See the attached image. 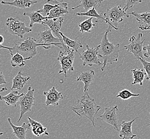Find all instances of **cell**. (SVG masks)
<instances>
[{"mask_svg":"<svg viewBox=\"0 0 150 139\" xmlns=\"http://www.w3.org/2000/svg\"><path fill=\"white\" fill-rule=\"evenodd\" d=\"M100 106L96 104L94 99L91 98L88 94V91L84 92V94L80 99L78 100V103L72 107V110L76 115L80 117H85L92 123L93 127H95V118Z\"/></svg>","mask_w":150,"mask_h":139,"instance_id":"obj_1","label":"cell"},{"mask_svg":"<svg viewBox=\"0 0 150 139\" xmlns=\"http://www.w3.org/2000/svg\"><path fill=\"white\" fill-rule=\"evenodd\" d=\"M112 27L110 26L103 35L101 43L99 45V50L101 51L102 54H99V57L102 58L104 61L101 68L102 71H104L108 63H110L112 64L118 61L119 52L121 50L120 49V44L117 43L115 45L113 43H111L108 40V35L109 32L112 31Z\"/></svg>","mask_w":150,"mask_h":139,"instance_id":"obj_2","label":"cell"},{"mask_svg":"<svg viewBox=\"0 0 150 139\" xmlns=\"http://www.w3.org/2000/svg\"><path fill=\"white\" fill-rule=\"evenodd\" d=\"M39 46H43L45 49H49L51 48V45L38 43L35 39L27 37L24 41L16 43L15 46L12 48L11 50L10 51V54L12 56L16 52H18L21 54L26 60H29L37 55V47Z\"/></svg>","mask_w":150,"mask_h":139,"instance_id":"obj_3","label":"cell"},{"mask_svg":"<svg viewBox=\"0 0 150 139\" xmlns=\"http://www.w3.org/2000/svg\"><path fill=\"white\" fill-rule=\"evenodd\" d=\"M106 20L108 21V24L115 30L118 28L113 25V23L117 25L123 21L125 17H129V14L121 8L119 6H115L111 9H108L104 14Z\"/></svg>","mask_w":150,"mask_h":139,"instance_id":"obj_4","label":"cell"},{"mask_svg":"<svg viewBox=\"0 0 150 139\" xmlns=\"http://www.w3.org/2000/svg\"><path fill=\"white\" fill-rule=\"evenodd\" d=\"M6 25L10 33L18 36L21 39L24 38L25 34L32 32V29L30 27L26 26L25 23L21 21L18 18L9 17L6 19Z\"/></svg>","mask_w":150,"mask_h":139,"instance_id":"obj_5","label":"cell"},{"mask_svg":"<svg viewBox=\"0 0 150 139\" xmlns=\"http://www.w3.org/2000/svg\"><path fill=\"white\" fill-rule=\"evenodd\" d=\"M86 50H83L79 55V58L83 62V66L92 67L93 64H96L98 66L103 65L99 59V45L96 47H90L88 45H86Z\"/></svg>","mask_w":150,"mask_h":139,"instance_id":"obj_6","label":"cell"},{"mask_svg":"<svg viewBox=\"0 0 150 139\" xmlns=\"http://www.w3.org/2000/svg\"><path fill=\"white\" fill-rule=\"evenodd\" d=\"M34 89L32 88L31 86H30L28 88L27 93L21 97L19 100L18 103L21 108V113L17 123H19L21 121V119L26 113L30 111L33 106H34Z\"/></svg>","mask_w":150,"mask_h":139,"instance_id":"obj_7","label":"cell"},{"mask_svg":"<svg viewBox=\"0 0 150 139\" xmlns=\"http://www.w3.org/2000/svg\"><path fill=\"white\" fill-rule=\"evenodd\" d=\"M143 34L141 33H138L137 36L132 35L129 39V43L128 45H125L124 49L121 50L126 49L128 52L132 53L134 56L135 59L139 60L140 58H144L143 55V43L145 39L142 40Z\"/></svg>","mask_w":150,"mask_h":139,"instance_id":"obj_8","label":"cell"},{"mask_svg":"<svg viewBox=\"0 0 150 139\" xmlns=\"http://www.w3.org/2000/svg\"><path fill=\"white\" fill-rule=\"evenodd\" d=\"M74 52V50L71 49L70 52L67 53L66 55L65 52L63 51L59 52L57 60L60 62L62 69L58 71L59 74L64 73L65 77H67V73L69 71H74V69L73 64L75 57Z\"/></svg>","mask_w":150,"mask_h":139,"instance_id":"obj_9","label":"cell"},{"mask_svg":"<svg viewBox=\"0 0 150 139\" xmlns=\"http://www.w3.org/2000/svg\"><path fill=\"white\" fill-rule=\"evenodd\" d=\"M63 21L64 16H62L58 18H50L45 19L43 21V24L47 25L51 30L53 34L60 39L63 44V51L67 53L71 50V49L67 47V45L64 43L63 38L60 34V29L62 28Z\"/></svg>","mask_w":150,"mask_h":139,"instance_id":"obj_10","label":"cell"},{"mask_svg":"<svg viewBox=\"0 0 150 139\" xmlns=\"http://www.w3.org/2000/svg\"><path fill=\"white\" fill-rule=\"evenodd\" d=\"M119 111L117 105L112 107H106L104 112L102 115H99L102 121L107 124L111 125L115 130L119 132L117 112Z\"/></svg>","mask_w":150,"mask_h":139,"instance_id":"obj_11","label":"cell"},{"mask_svg":"<svg viewBox=\"0 0 150 139\" xmlns=\"http://www.w3.org/2000/svg\"><path fill=\"white\" fill-rule=\"evenodd\" d=\"M39 43H45L49 45H54L63 49V44L60 39L54 36L50 29L45 30L38 34Z\"/></svg>","mask_w":150,"mask_h":139,"instance_id":"obj_12","label":"cell"},{"mask_svg":"<svg viewBox=\"0 0 150 139\" xmlns=\"http://www.w3.org/2000/svg\"><path fill=\"white\" fill-rule=\"evenodd\" d=\"M43 94L46 97L45 104L47 107L49 106H58L60 100L64 99L63 93L57 91L54 86L48 91H44Z\"/></svg>","mask_w":150,"mask_h":139,"instance_id":"obj_13","label":"cell"},{"mask_svg":"<svg viewBox=\"0 0 150 139\" xmlns=\"http://www.w3.org/2000/svg\"><path fill=\"white\" fill-rule=\"evenodd\" d=\"M135 17L136 21L138 22V28L141 30H150V12H146L144 13H137L132 12L129 13Z\"/></svg>","mask_w":150,"mask_h":139,"instance_id":"obj_14","label":"cell"},{"mask_svg":"<svg viewBox=\"0 0 150 139\" xmlns=\"http://www.w3.org/2000/svg\"><path fill=\"white\" fill-rule=\"evenodd\" d=\"M138 117L132 119V121H123L121 123V128L119 130V135L122 139H132L136 136L132 132V125L133 123Z\"/></svg>","mask_w":150,"mask_h":139,"instance_id":"obj_15","label":"cell"},{"mask_svg":"<svg viewBox=\"0 0 150 139\" xmlns=\"http://www.w3.org/2000/svg\"><path fill=\"white\" fill-rule=\"evenodd\" d=\"M8 121L9 124L12 128L13 130V134L18 139H26V134L27 130L30 129V125L24 123L21 126H17L13 124L11 121V118H8Z\"/></svg>","mask_w":150,"mask_h":139,"instance_id":"obj_16","label":"cell"},{"mask_svg":"<svg viewBox=\"0 0 150 139\" xmlns=\"http://www.w3.org/2000/svg\"><path fill=\"white\" fill-rule=\"evenodd\" d=\"M69 13V10L68 8V4L65 2H59L56 1V6L50 11L48 16V19L58 18L64 16L65 15Z\"/></svg>","mask_w":150,"mask_h":139,"instance_id":"obj_17","label":"cell"},{"mask_svg":"<svg viewBox=\"0 0 150 139\" xmlns=\"http://www.w3.org/2000/svg\"><path fill=\"white\" fill-rule=\"evenodd\" d=\"M95 76V72L93 70H89L81 73L76 78L77 82H83L84 84V93L88 91L89 87L91 83L93 82Z\"/></svg>","mask_w":150,"mask_h":139,"instance_id":"obj_18","label":"cell"},{"mask_svg":"<svg viewBox=\"0 0 150 139\" xmlns=\"http://www.w3.org/2000/svg\"><path fill=\"white\" fill-rule=\"evenodd\" d=\"M24 73L19 71L17 73V74L13 78L12 80V86L11 89H17V90H21L24 86L26 85L27 83L31 80L30 77H23Z\"/></svg>","mask_w":150,"mask_h":139,"instance_id":"obj_19","label":"cell"},{"mask_svg":"<svg viewBox=\"0 0 150 139\" xmlns=\"http://www.w3.org/2000/svg\"><path fill=\"white\" fill-rule=\"evenodd\" d=\"M24 16H27L30 19V27H32L35 24H43V21L48 19V16H44L41 13L40 10H38L35 11L24 12Z\"/></svg>","mask_w":150,"mask_h":139,"instance_id":"obj_20","label":"cell"},{"mask_svg":"<svg viewBox=\"0 0 150 139\" xmlns=\"http://www.w3.org/2000/svg\"><path fill=\"white\" fill-rule=\"evenodd\" d=\"M25 93L19 94L18 91L12 90V91L6 96L0 95V100L4 101L8 106H12L16 107L21 97Z\"/></svg>","mask_w":150,"mask_h":139,"instance_id":"obj_21","label":"cell"},{"mask_svg":"<svg viewBox=\"0 0 150 139\" xmlns=\"http://www.w3.org/2000/svg\"><path fill=\"white\" fill-rule=\"evenodd\" d=\"M28 120L32 128V132L33 135L37 137H39L43 134L47 135H49L47 128L45 127L42 124L38 121H35L29 117H28Z\"/></svg>","mask_w":150,"mask_h":139,"instance_id":"obj_22","label":"cell"},{"mask_svg":"<svg viewBox=\"0 0 150 139\" xmlns=\"http://www.w3.org/2000/svg\"><path fill=\"white\" fill-rule=\"evenodd\" d=\"M38 3L36 0H14L11 2H6L2 1L1 4L4 5H9L15 6L19 9H24L27 8H30L32 6Z\"/></svg>","mask_w":150,"mask_h":139,"instance_id":"obj_23","label":"cell"},{"mask_svg":"<svg viewBox=\"0 0 150 139\" xmlns=\"http://www.w3.org/2000/svg\"><path fill=\"white\" fill-rule=\"evenodd\" d=\"M104 0H81L80 3L78 6L72 8V10H75L79 8H82L84 9L83 12H86L93 7H96L98 9L100 4Z\"/></svg>","mask_w":150,"mask_h":139,"instance_id":"obj_24","label":"cell"},{"mask_svg":"<svg viewBox=\"0 0 150 139\" xmlns=\"http://www.w3.org/2000/svg\"><path fill=\"white\" fill-rule=\"evenodd\" d=\"M131 72L132 73V77L134 80L132 85H135L139 84L140 86H143L144 79L146 76V73L144 69L136 68L132 70Z\"/></svg>","mask_w":150,"mask_h":139,"instance_id":"obj_25","label":"cell"},{"mask_svg":"<svg viewBox=\"0 0 150 139\" xmlns=\"http://www.w3.org/2000/svg\"><path fill=\"white\" fill-rule=\"evenodd\" d=\"M97 8L96 7H93L92 9H90L86 12H80L76 13L75 15L79 16H87L89 17H93L97 19L96 22H100V23H105L108 24V21L106 20L104 16H103L100 13L99 14L97 11Z\"/></svg>","mask_w":150,"mask_h":139,"instance_id":"obj_26","label":"cell"},{"mask_svg":"<svg viewBox=\"0 0 150 139\" xmlns=\"http://www.w3.org/2000/svg\"><path fill=\"white\" fill-rule=\"evenodd\" d=\"M60 34L63 38L64 43L67 45V47H69V48L74 50L75 52H77L79 54H80V53L79 52V49L83 48V45L81 43V41L77 40H73L71 39L68 37L65 36L61 32H60Z\"/></svg>","mask_w":150,"mask_h":139,"instance_id":"obj_27","label":"cell"},{"mask_svg":"<svg viewBox=\"0 0 150 139\" xmlns=\"http://www.w3.org/2000/svg\"><path fill=\"white\" fill-rule=\"evenodd\" d=\"M93 17H90L79 24L80 28L79 31L82 33H90L96 26V23H93Z\"/></svg>","mask_w":150,"mask_h":139,"instance_id":"obj_28","label":"cell"},{"mask_svg":"<svg viewBox=\"0 0 150 139\" xmlns=\"http://www.w3.org/2000/svg\"><path fill=\"white\" fill-rule=\"evenodd\" d=\"M26 64L25 58L19 53L16 52L11 56V64L12 67H24Z\"/></svg>","mask_w":150,"mask_h":139,"instance_id":"obj_29","label":"cell"},{"mask_svg":"<svg viewBox=\"0 0 150 139\" xmlns=\"http://www.w3.org/2000/svg\"><path fill=\"white\" fill-rule=\"evenodd\" d=\"M56 0H47L43 5V8L40 10L41 13L44 16H48L51 10L56 6Z\"/></svg>","mask_w":150,"mask_h":139,"instance_id":"obj_30","label":"cell"},{"mask_svg":"<svg viewBox=\"0 0 150 139\" xmlns=\"http://www.w3.org/2000/svg\"><path fill=\"white\" fill-rule=\"evenodd\" d=\"M140 96L139 94H134L128 89H122L118 93L117 97L120 98L123 100H128L132 97H138Z\"/></svg>","mask_w":150,"mask_h":139,"instance_id":"obj_31","label":"cell"},{"mask_svg":"<svg viewBox=\"0 0 150 139\" xmlns=\"http://www.w3.org/2000/svg\"><path fill=\"white\" fill-rule=\"evenodd\" d=\"M138 60H139L142 64H143V69L146 71V75H147V77L146 78V80L150 81V62L145 61L144 58H140Z\"/></svg>","mask_w":150,"mask_h":139,"instance_id":"obj_32","label":"cell"},{"mask_svg":"<svg viewBox=\"0 0 150 139\" xmlns=\"http://www.w3.org/2000/svg\"><path fill=\"white\" fill-rule=\"evenodd\" d=\"M143 0H126V5L123 7L124 10L127 11L128 10L132 8L136 4L142 3Z\"/></svg>","mask_w":150,"mask_h":139,"instance_id":"obj_33","label":"cell"},{"mask_svg":"<svg viewBox=\"0 0 150 139\" xmlns=\"http://www.w3.org/2000/svg\"><path fill=\"white\" fill-rule=\"evenodd\" d=\"M143 50L146 51L144 54L145 57L149 58L150 57V43L147 45H145L143 48Z\"/></svg>","mask_w":150,"mask_h":139,"instance_id":"obj_34","label":"cell"},{"mask_svg":"<svg viewBox=\"0 0 150 139\" xmlns=\"http://www.w3.org/2000/svg\"><path fill=\"white\" fill-rule=\"evenodd\" d=\"M6 83V80L5 79L3 72L0 70V85H4Z\"/></svg>","mask_w":150,"mask_h":139,"instance_id":"obj_35","label":"cell"},{"mask_svg":"<svg viewBox=\"0 0 150 139\" xmlns=\"http://www.w3.org/2000/svg\"><path fill=\"white\" fill-rule=\"evenodd\" d=\"M6 49L9 50V52H10V51L11 50L12 48L9 47H6V46H4V45H0V49Z\"/></svg>","mask_w":150,"mask_h":139,"instance_id":"obj_36","label":"cell"},{"mask_svg":"<svg viewBox=\"0 0 150 139\" xmlns=\"http://www.w3.org/2000/svg\"><path fill=\"white\" fill-rule=\"evenodd\" d=\"M4 38L2 35H0V45H2V43H4Z\"/></svg>","mask_w":150,"mask_h":139,"instance_id":"obj_37","label":"cell"},{"mask_svg":"<svg viewBox=\"0 0 150 139\" xmlns=\"http://www.w3.org/2000/svg\"><path fill=\"white\" fill-rule=\"evenodd\" d=\"M8 91V88L6 87H3L1 89H0V93H1V92H3V91Z\"/></svg>","mask_w":150,"mask_h":139,"instance_id":"obj_38","label":"cell"},{"mask_svg":"<svg viewBox=\"0 0 150 139\" xmlns=\"http://www.w3.org/2000/svg\"><path fill=\"white\" fill-rule=\"evenodd\" d=\"M3 134H4L3 132H0V136H1V135H2Z\"/></svg>","mask_w":150,"mask_h":139,"instance_id":"obj_39","label":"cell"},{"mask_svg":"<svg viewBox=\"0 0 150 139\" xmlns=\"http://www.w3.org/2000/svg\"><path fill=\"white\" fill-rule=\"evenodd\" d=\"M149 112H150V111H149Z\"/></svg>","mask_w":150,"mask_h":139,"instance_id":"obj_40","label":"cell"},{"mask_svg":"<svg viewBox=\"0 0 150 139\" xmlns=\"http://www.w3.org/2000/svg\"></svg>","mask_w":150,"mask_h":139,"instance_id":"obj_41","label":"cell"}]
</instances>
